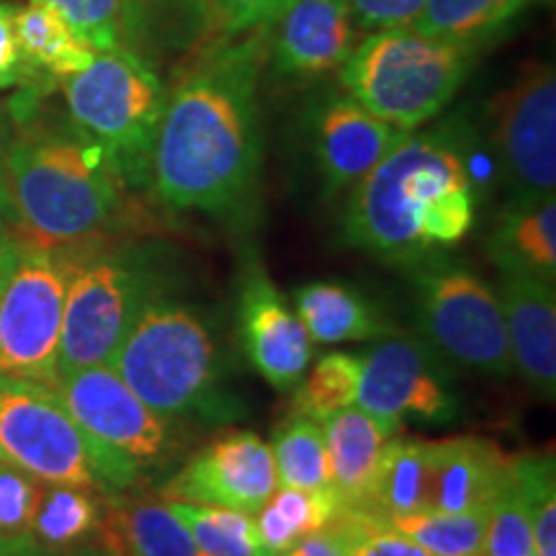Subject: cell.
<instances>
[{"mask_svg": "<svg viewBox=\"0 0 556 556\" xmlns=\"http://www.w3.org/2000/svg\"><path fill=\"white\" fill-rule=\"evenodd\" d=\"M428 441L394 435L381 454L364 510L379 518L428 510Z\"/></svg>", "mask_w": 556, "mask_h": 556, "instance_id": "4316f807", "label": "cell"}, {"mask_svg": "<svg viewBox=\"0 0 556 556\" xmlns=\"http://www.w3.org/2000/svg\"><path fill=\"white\" fill-rule=\"evenodd\" d=\"M238 336L250 366L276 392H291L315 358L307 328L261 263L248 266L240 281Z\"/></svg>", "mask_w": 556, "mask_h": 556, "instance_id": "9a60e30c", "label": "cell"}, {"mask_svg": "<svg viewBox=\"0 0 556 556\" xmlns=\"http://www.w3.org/2000/svg\"><path fill=\"white\" fill-rule=\"evenodd\" d=\"M0 458H3V456H0Z\"/></svg>", "mask_w": 556, "mask_h": 556, "instance_id": "7dc6e473", "label": "cell"}, {"mask_svg": "<svg viewBox=\"0 0 556 556\" xmlns=\"http://www.w3.org/2000/svg\"><path fill=\"white\" fill-rule=\"evenodd\" d=\"M206 556H268L250 513L217 505L165 503Z\"/></svg>", "mask_w": 556, "mask_h": 556, "instance_id": "1f68e13d", "label": "cell"}, {"mask_svg": "<svg viewBox=\"0 0 556 556\" xmlns=\"http://www.w3.org/2000/svg\"><path fill=\"white\" fill-rule=\"evenodd\" d=\"M528 0H426L413 29L477 50L516 24Z\"/></svg>", "mask_w": 556, "mask_h": 556, "instance_id": "484cf974", "label": "cell"}, {"mask_svg": "<svg viewBox=\"0 0 556 556\" xmlns=\"http://www.w3.org/2000/svg\"><path fill=\"white\" fill-rule=\"evenodd\" d=\"M490 258L497 270H518L556 281V199L513 197L490 235Z\"/></svg>", "mask_w": 556, "mask_h": 556, "instance_id": "7402d4cb", "label": "cell"}, {"mask_svg": "<svg viewBox=\"0 0 556 556\" xmlns=\"http://www.w3.org/2000/svg\"><path fill=\"white\" fill-rule=\"evenodd\" d=\"M3 189L24 242L41 248L93 242L124 201L114 160L73 124L21 131L5 155Z\"/></svg>", "mask_w": 556, "mask_h": 556, "instance_id": "3957f363", "label": "cell"}, {"mask_svg": "<svg viewBox=\"0 0 556 556\" xmlns=\"http://www.w3.org/2000/svg\"><path fill=\"white\" fill-rule=\"evenodd\" d=\"M122 47L152 67L189 62L222 39L206 0H122Z\"/></svg>", "mask_w": 556, "mask_h": 556, "instance_id": "d6986e66", "label": "cell"}, {"mask_svg": "<svg viewBox=\"0 0 556 556\" xmlns=\"http://www.w3.org/2000/svg\"><path fill=\"white\" fill-rule=\"evenodd\" d=\"M13 16H16V9L0 3V93L18 86L31 73L21 58L16 31H13Z\"/></svg>", "mask_w": 556, "mask_h": 556, "instance_id": "60d3db41", "label": "cell"}, {"mask_svg": "<svg viewBox=\"0 0 556 556\" xmlns=\"http://www.w3.org/2000/svg\"><path fill=\"white\" fill-rule=\"evenodd\" d=\"M50 389L83 430L139 471L163 467L176 451L170 417L144 405L109 364L60 374Z\"/></svg>", "mask_w": 556, "mask_h": 556, "instance_id": "7c38bea8", "label": "cell"}, {"mask_svg": "<svg viewBox=\"0 0 556 556\" xmlns=\"http://www.w3.org/2000/svg\"><path fill=\"white\" fill-rule=\"evenodd\" d=\"M16 253H18V240H13L11 235H5L3 227H0V294H3L5 281H9L11 276Z\"/></svg>", "mask_w": 556, "mask_h": 556, "instance_id": "7bdbcfd3", "label": "cell"}, {"mask_svg": "<svg viewBox=\"0 0 556 556\" xmlns=\"http://www.w3.org/2000/svg\"><path fill=\"white\" fill-rule=\"evenodd\" d=\"M106 556H206L165 503L111 497L101 518Z\"/></svg>", "mask_w": 556, "mask_h": 556, "instance_id": "cb8c5ba5", "label": "cell"}, {"mask_svg": "<svg viewBox=\"0 0 556 556\" xmlns=\"http://www.w3.org/2000/svg\"><path fill=\"white\" fill-rule=\"evenodd\" d=\"M278 486L291 490H332L330 456L323 426L307 415L291 413L268 443Z\"/></svg>", "mask_w": 556, "mask_h": 556, "instance_id": "f1b7e54d", "label": "cell"}, {"mask_svg": "<svg viewBox=\"0 0 556 556\" xmlns=\"http://www.w3.org/2000/svg\"><path fill=\"white\" fill-rule=\"evenodd\" d=\"M276 486L268 443L250 430H232L197 451L160 495L165 503L217 505L255 516Z\"/></svg>", "mask_w": 556, "mask_h": 556, "instance_id": "5bb4252c", "label": "cell"}, {"mask_svg": "<svg viewBox=\"0 0 556 556\" xmlns=\"http://www.w3.org/2000/svg\"><path fill=\"white\" fill-rule=\"evenodd\" d=\"M361 379V356L348 351L325 353L323 358L312 366L309 377L304 374L302 381L294 387V400H291V413L307 415L312 420H325V417L338 413V409L356 405Z\"/></svg>", "mask_w": 556, "mask_h": 556, "instance_id": "d6a6232c", "label": "cell"}, {"mask_svg": "<svg viewBox=\"0 0 556 556\" xmlns=\"http://www.w3.org/2000/svg\"><path fill=\"white\" fill-rule=\"evenodd\" d=\"M319 426L328 443L332 492L343 507L364 510L381 454L387 443L400 435V426L379 420L358 405L338 409L319 420Z\"/></svg>", "mask_w": 556, "mask_h": 556, "instance_id": "44dd1931", "label": "cell"}, {"mask_svg": "<svg viewBox=\"0 0 556 556\" xmlns=\"http://www.w3.org/2000/svg\"><path fill=\"white\" fill-rule=\"evenodd\" d=\"M477 50L413 26L368 31L338 70L340 88L402 131L433 122L475 67Z\"/></svg>", "mask_w": 556, "mask_h": 556, "instance_id": "5b68a950", "label": "cell"}, {"mask_svg": "<svg viewBox=\"0 0 556 556\" xmlns=\"http://www.w3.org/2000/svg\"><path fill=\"white\" fill-rule=\"evenodd\" d=\"M486 518L490 507L469 513L417 510L384 520L433 556H484Z\"/></svg>", "mask_w": 556, "mask_h": 556, "instance_id": "4dcf8cb0", "label": "cell"}, {"mask_svg": "<svg viewBox=\"0 0 556 556\" xmlns=\"http://www.w3.org/2000/svg\"><path fill=\"white\" fill-rule=\"evenodd\" d=\"M222 356L204 315L152 289L109 366L144 405L165 417L225 415Z\"/></svg>", "mask_w": 556, "mask_h": 556, "instance_id": "277c9868", "label": "cell"}, {"mask_svg": "<svg viewBox=\"0 0 556 556\" xmlns=\"http://www.w3.org/2000/svg\"><path fill=\"white\" fill-rule=\"evenodd\" d=\"M528 3H531V0H528ZM536 3H546V0H536Z\"/></svg>", "mask_w": 556, "mask_h": 556, "instance_id": "f6af8a7d", "label": "cell"}, {"mask_svg": "<svg viewBox=\"0 0 556 556\" xmlns=\"http://www.w3.org/2000/svg\"><path fill=\"white\" fill-rule=\"evenodd\" d=\"M422 340L448 364L479 377L516 374L497 291L462 263L430 255L409 266Z\"/></svg>", "mask_w": 556, "mask_h": 556, "instance_id": "9c48e42d", "label": "cell"}, {"mask_svg": "<svg viewBox=\"0 0 556 556\" xmlns=\"http://www.w3.org/2000/svg\"><path fill=\"white\" fill-rule=\"evenodd\" d=\"M5 212V189H3V178H0V217Z\"/></svg>", "mask_w": 556, "mask_h": 556, "instance_id": "ee69618b", "label": "cell"}, {"mask_svg": "<svg viewBox=\"0 0 556 556\" xmlns=\"http://www.w3.org/2000/svg\"><path fill=\"white\" fill-rule=\"evenodd\" d=\"M13 31L21 58L31 73H45L54 80L86 70L99 52L80 39L58 9L45 0H29L26 9H16Z\"/></svg>", "mask_w": 556, "mask_h": 556, "instance_id": "d4e9b609", "label": "cell"}, {"mask_svg": "<svg viewBox=\"0 0 556 556\" xmlns=\"http://www.w3.org/2000/svg\"><path fill=\"white\" fill-rule=\"evenodd\" d=\"M101 518L99 492L86 486L45 484L31 536L50 548H65L99 531Z\"/></svg>", "mask_w": 556, "mask_h": 556, "instance_id": "f546056e", "label": "cell"}, {"mask_svg": "<svg viewBox=\"0 0 556 556\" xmlns=\"http://www.w3.org/2000/svg\"><path fill=\"white\" fill-rule=\"evenodd\" d=\"M343 510L332 490H291L276 486L268 503L255 513V531L268 556H283L299 539L330 526Z\"/></svg>", "mask_w": 556, "mask_h": 556, "instance_id": "83f0119b", "label": "cell"}, {"mask_svg": "<svg viewBox=\"0 0 556 556\" xmlns=\"http://www.w3.org/2000/svg\"><path fill=\"white\" fill-rule=\"evenodd\" d=\"M426 0H348L361 31H381L409 26Z\"/></svg>", "mask_w": 556, "mask_h": 556, "instance_id": "ab89813d", "label": "cell"}, {"mask_svg": "<svg viewBox=\"0 0 556 556\" xmlns=\"http://www.w3.org/2000/svg\"><path fill=\"white\" fill-rule=\"evenodd\" d=\"M45 3L58 9L96 52L122 47V0H45Z\"/></svg>", "mask_w": 556, "mask_h": 556, "instance_id": "74e56055", "label": "cell"}, {"mask_svg": "<svg viewBox=\"0 0 556 556\" xmlns=\"http://www.w3.org/2000/svg\"><path fill=\"white\" fill-rule=\"evenodd\" d=\"M477 178L464 127L409 131L345 206V240L374 258L413 266L462 242L475 227Z\"/></svg>", "mask_w": 556, "mask_h": 556, "instance_id": "7a4b0ae2", "label": "cell"}, {"mask_svg": "<svg viewBox=\"0 0 556 556\" xmlns=\"http://www.w3.org/2000/svg\"><path fill=\"white\" fill-rule=\"evenodd\" d=\"M67 276L70 248L18 242L0 294V377L54 384Z\"/></svg>", "mask_w": 556, "mask_h": 556, "instance_id": "30bf717a", "label": "cell"}, {"mask_svg": "<svg viewBox=\"0 0 556 556\" xmlns=\"http://www.w3.org/2000/svg\"><path fill=\"white\" fill-rule=\"evenodd\" d=\"M62 93L73 127L109 152L124 186H150L152 148L168 101L157 70L116 47L62 80Z\"/></svg>", "mask_w": 556, "mask_h": 556, "instance_id": "52a82bcc", "label": "cell"}, {"mask_svg": "<svg viewBox=\"0 0 556 556\" xmlns=\"http://www.w3.org/2000/svg\"><path fill=\"white\" fill-rule=\"evenodd\" d=\"M45 482L0 458V556L26 554L34 546V516Z\"/></svg>", "mask_w": 556, "mask_h": 556, "instance_id": "836d02e7", "label": "cell"}, {"mask_svg": "<svg viewBox=\"0 0 556 556\" xmlns=\"http://www.w3.org/2000/svg\"><path fill=\"white\" fill-rule=\"evenodd\" d=\"M497 299L503 309L513 368L518 377L554 400L556 394V291L544 278L497 270Z\"/></svg>", "mask_w": 556, "mask_h": 556, "instance_id": "ac0fdd59", "label": "cell"}, {"mask_svg": "<svg viewBox=\"0 0 556 556\" xmlns=\"http://www.w3.org/2000/svg\"><path fill=\"white\" fill-rule=\"evenodd\" d=\"M492 148L513 197H544L556 189V78L536 62L492 103Z\"/></svg>", "mask_w": 556, "mask_h": 556, "instance_id": "4fadbf2b", "label": "cell"}, {"mask_svg": "<svg viewBox=\"0 0 556 556\" xmlns=\"http://www.w3.org/2000/svg\"><path fill=\"white\" fill-rule=\"evenodd\" d=\"M263 39L214 41L168 90L150 184L173 212L238 208L261 168L258 75Z\"/></svg>", "mask_w": 556, "mask_h": 556, "instance_id": "6da1fadb", "label": "cell"}, {"mask_svg": "<svg viewBox=\"0 0 556 556\" xmlns=\"http://www.w3.org/2000/svg\"><path fill=\"white\" fill-rule=\"evenodd\" d=\"M294 312L312 343H374L397 332L364 291L338 281H312L294 289Z\"/></svg>", "mask_w": 556, "mask_h": 556, "instance_id": "603a6c76", "label": "cell"}, {"mask_svg": "<svg viewBox=\"0 0 556 556\" xmlns=\"http://www.w3.org/2000/svg\"><path fill=\"white\" fill-rule=\"evenodd\" d=\"M270 29V65L289 80L338 73L361 41L348 0H294Z\"/></svg>", "mask_w": 556, "mask_h": 556, "instance_id": "e0dca14e", "label": "cell"}, {"mask_svg": "<svg viewBox=\"0 0 556 556\" xmlns=\"http://www.w3.org/2000/svg\"><path fill=\"white\" fill-rule=\"evenodd\" d=\"M152 289L155 274L135 250L70 245L58 377L109 364Z\"/></svg>", "mask_w": 556, "mask_h": 556, "instance_id": "ba28073f", "label": "cell"}, {"mask_svg": "<svg viewBox=\"0 0 556 556\" xmlns=\"http://www.w3.org/2000/svg\"><path fill=\"white\" fill-rule=\"evenodd\" d=\"M309 144L325 193L353 189L405 139L402 131L348 96L330 90L309 109Z\"/></svg>", "mask_w": 556, "mask_h": 556, "instance_id": "2e32d148", "label": "cell"}, {"mask_svg": "<svg viewBox=\"0 0 556 556\" xmlns=\"http://www.w3.org/2000/svg\"><path fill=\"white\" fill-rule=\"evenodd\" d=\"M533 531L528 516L526 500L520 495L516 475H507L503 490L497 492L495 503L490 505L484 536V556H533Z\"/></svg>", "mask_w": 556, "mask_h": 556, "instance_id": "8d00e7d4", "label": "cell"}, {"mask_svg": "<svg viewBox=\"0 0 556 556\" xmlns=\"http://www.w3.org/2000/svg\"><path fill=\"white\" fill-rule=\"evenodd\" d=\"M361 356L356 405L387 422L420 420L430 426L456 420L458 397L448 361L422 338L392 336L374 340Z\"/></svg>", "mask_w": 556, "mask_h": 556, "instance_id": "8fae6325", "label": "cell"}, {"mask_svg": "<svg viewBox=\"0 0 556 556\" xmlns=\"http://www.w3.org/2000/svg\"><path fill=\"white\" fill-rule=\"evenodd\" d=\"M428 510H486L510 475V458L484 438L454 435L428 441Z\"/></svg>", "mask_w": 556, "mask_h": 556, "instance_id": "ffe728a7", "label": "cell"}, {"mask_svg": "<svg viewBox=\"0 0 556 556\" xmlns=\"http://www.w3.org/2000/svg\"><path fill=\"white\" fill-rule=\"evenodd\" d=\"M330 526L336 528L345 556H433L377 513L343 507Z\"/></svg>", "mask_w": 556, "mask_h": 556, "instance_id": "d590c367", "label": "cell"}, {"mask_svg": "<svg viewBox=\"0 0 556 556\" xmlns=\"http://www.w3.org/2000/svg\"><path fill=\"white\" fill-rule=\"evenodd\" d=\"M0 456L45 484L114 497L142 477L135 464L83 430L58 394L37 381L0 377Z\"/></svg>", "mask_w": 556, "mask_h": 556, "instance_id": "8992f818", "label": "cell"}, {"mask_svg": "<svg viewBox=\"0 0 556 556\" xmlns=\"http://www.w3.org/2000/svg\"><path fill=\"white\" fill-rule=\"evenodd\" d=\"M222 39L268 29L294 0H206Z\"/></svg>", "mask_w": 556, "mask_h": 556, "instance_id": "f35d334b", "label": "cell"}, {"mask_svg": "<svg viewBox=\"0 0 556 556\" xmlns=\"http://www.w3.org/2000/svg\"><path fill=\"white\" fill-rule=\"evenodd\" d=\"M283 556H345V554L336 528L325 526L319 528V531L307 533L304 539H299Z\"/></svg>", "mask_w": 556, "mask_h": 556, "instance_id": "b9f144b4", "label": "cell"}, {"mask_svg": "<svg viewBox=\"0 0 556 556\" xmlns=\"http://www.w3.org/2000/svg\"><path fill=\"white\" fill-rule=\"evenodd\" d=\"M533 556H539V554H533Z\"/></svg>", "mask_w": 556, "mask_h": 556, "instance_id": "bcb514c9", "label": "cell"}, {"mask_svg": "<svg viewBox=\"0 0 556 556\" xmlns=\"http://www.w3.org/2000/svg\"><path fill=\"white\" fill-rule=\"evenodd\" d=\"M513 475L531 516L533 546L539 556H556V475L552 454L510 458Z\"/></svg>", "mask_w": 556, "mask_h": 556, "instance_id": "e575fe53", "label": "cell"}]
</instances>
